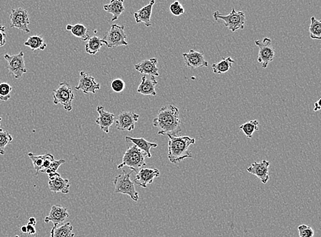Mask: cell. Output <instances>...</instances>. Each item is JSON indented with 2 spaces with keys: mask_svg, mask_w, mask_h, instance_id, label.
Masks as SVG:
<instances>
[{
  "mask_svg": "<svg viewBox=\"0 0 321 237\" xmlns=\"http://www.w3.org/2000/svg\"><path fill=\"white\" fill-rule=\"evenodd\" d=\"M153 125L159 129L158 134L178 137L181 134V120L179 112L174 105L164 106L158 112L153 120Z\"/></svg>",
  "mask_w": 321,
  "mask_h": 237,
  "instance_id": "1",
  "label": "cell"
},
{
  "mask_svg": "<svg viewBox=\"0 0 321 237\" xmlns=\"http://www.w3.org/2000/svg\"><path fill=\"white\" fill-rule=\"evenodd\" d=\"M169 141L168 144V159L171 163L181 162L183 160L191 159L192 154L189 151L191 145L195 144L196 139L184 136L174 137L167 135Z\"/></svg>",
  "mask_w": 321,
  "mask_h": 237,
  "instance_id": "2",
  "label": "cell"
},
{
  "mask_svg": "<svg viewBox=\"0 0 321 237\" xmlns=\"http://www.w3.org/2000/svg\"><path fill=\"white\" fill-rule=\"evenodd\" d=\"M147 154L141 150L135 145L128 147L123 156L122 162L119 164L117 169L127 166L134 172L137 173L146 166L145 158Z\"/></svg>",
  "mask_w": 321,
  "mask_h": 237,
  "instance_id": "3",
  "label": "cell"
},
{
  "mask_svg": "<svg viewBox=\"0 0 321 237\" xmlns=\"http://www.w3.org/2000/svg\"><path fill=\"white\" fill-rule=\"evenodd\" d=\"M133 171L127 173L123 170L122 174L115 178L113 180L115 185V193H121L123 195H127L130 197L131 199L134 201H138L139 200V193L136 189L134 182L131 181L130 176Z\"/></svg>",
  "mask_w": 321,
  "mask_h": 237,
  "instance_id": "4",
  "label": "cell"
},
{
  "mask_svg": "<svg viewBox=\"0 0 321 237\" xmlns=\"http://www.w3.org/2000/svg\"><path fill=\"white\" fill-rule=\"evenodd\" d=\"M213 18L216 21L222 20L224 22L225 26L228 28V29L231 30L232 33L245 28V13L243 11L237 12L233 8L231 13L228 15H223L219 13V11H215L213 13Z\"/></svg>",
  "mask_w": 321,
  "mask_h": 237,
  "instance_id": "5",
  "label": "cell"
},
{
  "mask_svg": "<svg viewBox=\"0 0 321 237\" xmlns=\"http://www.w3.org/2000/svg\"><path fill=\"white\" fill-rule=\"evenodd\" d=\"M52 95L54 104L55 105L61 104L65 110L71 111L73 109L72 103L74 100V93L70 84L62 82L58 88L53 91Z\"/></svg>",
  "mask_w": 321,
  "mask_h": 237,
  "instance_id": "6",
  "label": "cell"
},
{
  "mask_svg": "<svg viewBox=\"0 0 321 237\" xmlns=\"http://www.w3.org/2000/svg\"><path fill=\"white\" fill-rule=\"evenodd\" d=\"M125 26L124 25L113 24L111 26L110 30L102 38L104 45L108 48H117L119 46H127V35L125 33Z\"/></svg>",
  "mask_w": 321,
  "mask_h": 237,
  "instance_id": "7",
  "label": "cell"
},
{
  "mask_svg": "<svg viewBox=\"0 0 321 237\" xmlns=\"http://www.w3.org/2000/svg\"><path fill=\"white\" fill-rule=\"evenodd\" d=\"M271 42V39L268 37L255 41V44L259 48L258 61L264 69H267L275 58V49L272 46Z\"/></svg>",
  "mask_w": 321,
  "mask_h": 237,
  "instance_id": "8",
  "label": "cell"
},
{
  "mask_svg": "<svg viewBox=\"0 0 321 237\" xmlns=\"http://www.w3.org/2000/svg\"><path fill=\"white\" fill-rule=\"evenodd\" d=\"M4 58L8 63V72L14 75L17 80L21 78L28 72L25 65L24 54L22 51L20 52L18 55H10L6 54Z\"/></svg>",
  "mask_w": 321,
  "mask_h": 237,
  "instance_id": "9",
  "label": "cell"
},
{
  "mask_svg": "<svg viewBox=\"0 0 321 237\" xmlns=\"http://www.w3.org/2000/svg\"><path fill=\"white\" fill-rule=\"evenodd\" d=\"M11 28H18L21 31L29 33L30 30L28 28L30 24L29 14L27 10L23 8H18L11 10Z\"/></svg>",
  "mask_w": 321,
  "mask_h": 237,
  "instance_id": "10",
  "label": "cell"
},
{
  "mask_svg": "<svg viewBox=\"0 0 321 237\" xmlns=\"http://www.w3.org/2000/svg\"><path fill=\"white\" fill-rule=\"evenodd\" d=\"M139 117L140 115L134 112H122L115 119L116 128L131 132L135 128L136 123L139 121Z\"/></svg>",
  "mask_w": 321,
  "mask_h": 237,
  "instance_id": "11",
  "label": "cell"
},
{
  "mask_svg": "<svg viewBox=\"0 0 321 237\" xmlns=\"http://www.w3.org/2000/svg\"><path fill=\"white\" fill-rule=\"evenodd\" d=\"M185 65L191 70H196L201 67H208V63L205 60L203 52H196L191 50L187 53L182 55Z\"/></svg>",
  "mask_w": 321,
  "mask_h": 237,
  "instance_id": "12",
  "label": "cell"
},
{
  "mask_svg": "<svg viewBox=\"0 0 321 237\" xmlns=\"http://www.w3.org/2000/svg\"><path fill=\"white\" fill-rule=\"evenodd\" d=\"M80 78L78 85L75 87V90H81L85 94H95L96 91L101 89L100 84L95 81V78L85 72L80 73Z\"/></svg>",
  "mask_w": 321,
  "mask_h": 237,
  "instance_id": "13",
  "label": "cell"
},
{
  "mask_svg": "<svg viewBox=\"0 0 321 237\" xmlns=\"http://www.w3.org/2000/svg\"><path fill=\"white\" fill-rule=\"evenodd\" d=\"M49 189L54 193H62L68 194L70 193V184L68 179L61 178L58 173L49 174Z\"/></svg>",
  "mask_w": 321,
  "mask_h": 237,
  "instance_id": "14",
  "label": "cell"
},
{
  "mask_svg": "<svg viewBox=\"0 0 321 237\" xmlns=\"http://www.w3.org/2000/svg\"><path fill=\"white\" fill-rule=\"evenodd\" d=\"M160 174L159 169L143 167L137 173L134 182L138 186L146 188L148 184H152L154 179L159 177Z\"/></svg>",
  "mask_w": 321,
  "mask_h": 237,
  "instance_id": "15",
  "label": "cell"
},
{
  "mask_svg": "<svg viewBox=\"0 0 321 237\" xmlns=\"http://www.w3.org/2000/svg\"><path fill=\"white\" fill-rule=\"evenodd\" d=\"M269 166L270 163L264 160L261 162L253 163L250 167L248 168V171L250 174L254 175L261 181L264 184H265L270 179L269 175H268Z\"/></svg>",
  "mask_w": 321,
  "mask_h": 237,
  "instance_id": "16",
  "label": "cell"
},
{
  "mask_svg": "<svg viewBox=\"0 0 321 237\" xmlns=\"http://www.w3.org/2000/svg\"><path fill=\"white\" fill-rule=\"evenodd\" d=\"M97 111L98 112L99 117L95 120V123L100 126L101 130L105 133L108 134L110 126L115 122V115L113 113L106 111L103 106L97 107Z\"/></svg>",
  "mask_w": 321,
  "mask_h": 237,
  "instance_id": "17",
  "label": "cell"
},
{
  "mask_svg": "<svg viewBox=\"0 0 321 237\" xmlns=\"http://www.w3.org/2000/svg\"><path fill=\"white\" fill-rule=\"evenodd\" d=\"M70 215L67 212V208L63 207L60 205H54L52 206L50 214L45 218V223L51 222L54 223V226H58L60 223H63Z\"/></svg>",
  "mask_w": 321,
  "mask_h": 237,
  "instance_id": "18",
  "label": "cell"
},
{
  "mask_svg": "<svg viewBox=\"0 0 321 237\" xmlns=\"http://www.w3.org/2000/svg\"><path fill=\"white\" fill-rule=\"evenodd\" d=\"M158 59L152 58L150 59L143 60L141 63L135 65V70L143 75H153L154 77L159 76V67H157Z\"/></svg>",
  "mask_w": 321,
  "mask_h": 237,
  "instance_id": "19",
  "label": "cell"
},
{
  "mask_svg": "<svg viewBox=\"0 0 321 237\" xmlns=\"http://www.w3.org/2000/svg\"><path fill=\"white\" fill-rule=\"evenodd\" d=\"M157 84L155 77L153 75H143L140 85L137 89V92L144 95L156 96V86Z\"/></svg>",
  "mask_w": 321,
  "mask_h": 237,
  "instance_id": "20",
  "label": "cell"
},
{
  "mask_svg": "<svg viewBox=\"0 0 321 237\" xmlns=\"http://www.w3.org/2000/svg\"><path fill=\"white\" fill-rule=\"evenodd\" d=\"M155 3L156 0H150L149 4L134 13V17L136 22L137 23H143L147 27L152 26L151 17L152 14L153 6Z\"/></svg>",
  "mask_w": 321,
  "mask_h": 237,
  "instance_id": "21",
  "label": "cell"
},
{
  "mask_svg": "<svg viewBox=\"0 0 321 237\" xmlns=\"http://www.w3.org/2000/svg\"><path fill=\"white\" fill-rule=\"evenodd\" d=\"M103 8L104 11L112 15V21L118 19L125 10L124 0H111L110 4L104 5Z\"/></svg>",
  "mask_w": 321,
  "mask_h": 237,
  "instance_id": "22",
  "label": "cell"
},
{
  "mask_svg": "<svg viewBox=\"0 0 321 237\" xmlns=\"http://www.w3.org/2000/svg\"><path fill=\"white\" fill-rule=\"evenodd\" d=\"M125 140L127 142L132 143L135 146H137L139 149L143 151L147 154V158L150 159L152 157V154L150 153V149L152 147H157L158 145L149 142L144 139V138H132L125 137Z\"/></svg>",
  "mask_w": 321,
  "mask_h": 237,
  "instance_id": "23",
  "label": "cell"
},
{
  "mask_svg": "<svg viewBox=\"0 0 321 237\" xmlns=\"http://www.w3.org/2000/svg\"><path fill=\"white\" fill-rule=\"evenodd\" d=\"M73 227L70 222L64 223L62 226H54L50 232L51 237H74Z\"/></svg>",
  "mask_w": 321,
  "mask_h": 237,
  "instance_id": "24",
  "label": "cell"
},
{
  "mask_svg": "<svg viewBox=\"0 0 321 237\" xmlns=\"http://www.w3.org/2000/svg\"><path fill=\"white\" fill-rule=\"evenodd\" d=\"M234 63V60L231 57L224 58L221 61L218 62L217 63H214L212 65L213 73L215 74H222V73H226V72H229L230 69L232 67V64Z\"/></svg>",
  "mask_w": 321,
  "mask_h": 237,
  "instance_id": "25",
  "label": "cell"
},
{
  "mask_svg": "<svg viewBox=\"0 0 321 237\" xmlns=\"http://www.w3.org/2000/svg\"><path fill=\"white\" fill-rule=\"evenodd\" d=\"M104 45L103 40L98 36H94L90 37L85 45V51L89 55H95L100 51L101 48Z\"/></svg>",
  "mask_w": 321,
  "mask_h": 237,
  "instance_id": "26",
  "label": "cell"
},
{
  "mask_svg": "<svg viewBox=\"0 0 321 237\" xmlns=\"http://www.w3.org/2000/svg\"><path fill=\"white\" fill-rule=\"evenodd\" d=\"M25 46L28 47L33 52L36 50H44L47 48V44L41 36L35 35L30 36L24 43Z\"/></svg>",
  "mask_w": 321,
  "mask_h": 237,
  "instance_id": "27",
  "label": "cell"
},
{
  "mask_svg": "<svg viewBox=\"0 0 321 237\" xmlns=\"http://www.w3.org/2000/svg\"><path fill=\"white\" fill-rule=\"evenodd\" d=\"M70 31L73 36L77 38H81L82 41H87L90 38V33H89L87 28H86L83 24L78 23V24L74 25V26L71 25Z\"/></svg>",
  "mask_w": 321,
  "mask_h": 237,
  "instance_id": "28",
  "label": "cell"
},
{
  "mask_svg": "<svg viewBox=\"0 0 321 237\" xmlns=\"http://www.w3.org/2000/svg\"><path fill=\"white\" fill-rule=\"evenodd\" d=\"M258 124V120H251L242 124L239 128L248 139H251L255 131L259 130Z\"/></svg>",
  "mask_w": 321,
  "mask_h": 237,
  "instance_id": "29",
  "label": "cell"
},
{
  "mask_svg": "<svg viewBox=\"0 0 321 237\" xmlns=\"http://www.w3.org/2000/svg\"><path fill=\"white\" fill-rule=\"evenodd\" d=\"M309 32H310V36L312 39L320 41L321 38V21L316 19L314 17H312V18H311Z\"/></svg>",
  "mask_w": 321,
  "mask_h": 237,
  "instance_id": "30",
  "label": "cell"
},
{
  "mask_svg": "<svg viewBox=\"0 0 321 237\" xmlns=\"http://www.w3.org/2000/svg\"><path fill=\"white\" fill-rule=\"evenodd\" d=\"M28 155L33 163L34 168H35V170L36 171V175H38L39 172H42L43 167H44L46 154L36 156L33 153H28Z\"/></svg>",
  "mask_w": 321,
  "mask_h": 237,
  "instance_id": "31",
  "label": "cell"
},
{
  "mask_svg": "<svg viewBox=\"0 0 321 237\" xmlns=\"http://www.w3.org/2000/svg\"><path fill=\"white\" fill-rule=\"evenodd\" d=\"M13 137L7 131L0 128V154L4 155L5 148L13 141Z\"/></svg>",
  "mask_w": 321,
  "mask_h": 237,
  "instance_id": "32",
  "label": "cell"
},
{
  "mask_svg": "<svg viewBox=\"0 0 321 237\" xmlns=\"http://www.w3.org/2000/svg\"><path fill=\"white\" fill-rule=\"evenodd\" d=\"M13 87L6 82L0 83V100L7 102L11 97V91Z\"/></svg>",
  "mask_w": 321,
  "mask_h": 237,
  "instance_id": "33",
  "label": "cell"
},
{
  "mask_svg": "<svg viewBox=\"0 0 321 237\" xmlns=\"http://www.w3.org/2000/svg\"><path fill=\"white\" fill-rule=\"evenodd\" d=\"M299 237H314V230L307 225H301L298 227Z\"/></svg>",
  "mask_w": 321,
  "mask_h": 237,
  "instance_id": "34",
  "label": "cell"
},
{
  "mask_svg": "<svg viewBox=\"0 0 321 237\" xmlns=\"http://www.w3.org/2000/svg\"><path fill=\"white\" fill-rule=\"evenodd\" d=\"M110 86L111 88L115 93H122L125 89V83L122 79L117 78L111 82Z\"/></svg>",
  "mask_w": 321,
  "mask_h": 237,
  "instance_id": "35",
  "label": "cell"
},
{
  "mask_svg": "<svg viewBox=\"0 0 321 237\" xmlns=\"http://www.w3.org/2000/svg\"><path fill=\"white\" fill-rule=\"evenodd\" d=\"M169 9L171 13L174 16H180V15L184 14L185 11L182 5L178 1H174V3L170 5Z\"/></svg>",
  "mask_w": 321,
  "mask_h": 237,
  "instance_id": "36",
  "label": "cell"
},
{
  "mask_svg": "<svg viewBox=\"0 0 321 237\" xmlns=\"http://www.w3.org/2000/svg\"><path fill=\"white\" fill-rule=\"evenodd\" d=\"M65 162H66V161L63 159L58 160V161H55V160H54V161L51 163V164H50L48 169L45 171V174L49 175L57 172V170H58L60 166H61L62 164H65Z\"/></svg>",
  "mask_w": 321,
  "mask_h": 237,
  "instance_id": "37",
  "label": "cell"
},
{
  "mask_svg": "<svg viewBox=\"0 0 321 237\" xmlns=\"http://www.w3.org/2000/svg\"><path fill=\"white\" fill-rule=\"evenodd\" d=\"M6 28L4 26L0 25V48H2L6 43Z\"/></svg>",
  "mask_w": 321,
  "mask_h": 237,
  "instance_id": "38",
  "label": "cell"
},
{
  "mask_svg": "<svg viewBox=\"0 0 321 237\" xmlns=\"http://www.w3.org/2000/svg\"><path fill=\"white\" fill-rule=\"evenodd\" d=\"M27 234L30 235H35L36 234V229H35V227L32 226V225L27 224Z\"/></svg>",
  "mask_w": 321,
  "mask_h": 237,
  "instance_id": "39",
  "label": "cell"
},
{
  "mask_svg": "<svg viewBox=\"0 0 321 237\" xmlns=\"http://www.w3.org/2000/svg\"><path fill=\"white\" fill-rule=\"evenodd\" d=\"M320 102H321V99H319V100H318L317 102H316L315 103H314V111L317 112L319 111V110H321V107Z\"/></svg>",
  "mask_w": 321,
  "mask_h": 237,
  "instance_id": "40",
  "label": "cell"
},
{
  "mask_svg": "<svg viewBox=\"0 0 321 237\" xmlns=\"http://www.w3.org/2000/svg\"><path fill=\"white\" fill-rule=\"evenodd\" d=\"M28 224L32 225V226H35L36 224V220L35 218H30L28 219Z\"/></svg>",
  "mask_w": 321,
  "mask_h": 237,
  "instance_id": "41",
  "label": "cell"
},
{
  "mask_svg": "<svg viewBox=\"0 0 321 237\" xmlns=\"http://www.w3.org/2000/svg\"><path fill=\"white\" fill-rule=\"evenodd\" d=\"M21 231L23 233H27V228L26 226H23L21 227Z\"/></svg>",
  "mask_w": 321,
  "mask_h": 237,
  "instance_id": "42",
  "label": "cell"
},
{
  "mask_svg": "<svg viewBox=\"0 0 321 237\" xmlns=\"http://www.w3.org/2000/svg\"><path fill=\"white\" fill-rule=\"evenodd\" d=\"M15 237H19V236H18V235H16Z\"/></svg>",
  "mask_w": 321,
  "mask_h": 237,
  "instance_id": "43",
  "label": "cell"
},
{
  "mask_svg": "<svg viewBox=\"0 0 321 237\" xmlns=\"http://www.w3.org/2000/svg\"><path fill=\"white\" fill-rule=\"evenodd\" d=\"M1 117H0V122H1Z\"/></svg>",
  "mask_w": 321,
  "mask_h": 237,
  "instance_id": "44",
  "label": "cell"
}]
</instances>
